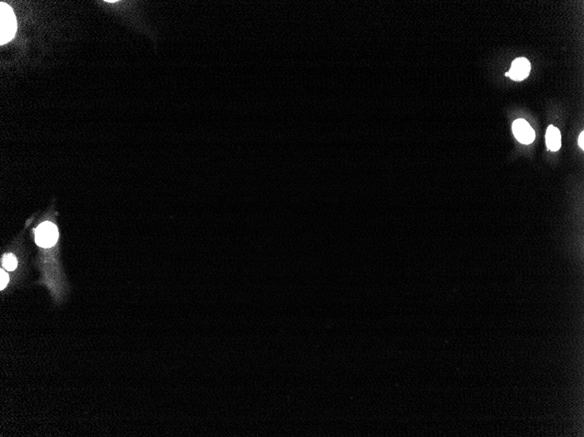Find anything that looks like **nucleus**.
<instances>
[{"instance_id":"nucleus-3","label":"nucleus","mask_w":584,"mask_h":437,"mask_svg":"<svg viewBox=\"0 0 584 437\" xmlns=\"http://www.w3.org/2000/svg\"><path fill=\"white\" fill-rule=\"evenodd\" d=\"M513 132L517 140L523 144H530L534 141L535 133L528 121L519 119L513 124Z\"/></svg>"},{"instance_id":"nucleus-9","label":"nucleus","mask_w":584,"mask_h":437,"mask_svg":"<svg viewBox=\"0 0 584 437\" xmlns=\"http://www.w3.org/2000/svg\"><path fill=\"white\" fill-rule=\"evenodd\" d=\"M106 2H108V3H115V2H116V1H115V0H114V1H110V0H109V1H106Z\"/></svg>"},{"instance_id":"nucleus-2","label":"nucleus","mask_w":584,"mask_h":437,"mask_svg":"<svg viewBox=\"0 0 584 437\" xmlns=\"http://www.w3.org/2000/svg\"><path fill=\"white\" fill-rule=\"evenodd\" d=\"M59 232L56 225L51 222H44L35 230V242L38 246L50 248L56 244Z\"/></svg>"},{"instance_id":"nucleus-4","label":"nucleus","mask_w":584,"mask_h":437,"mask_svg":"<svg viewBox=\"0 0 584 437\" xmlns=\"http://www.w3.org/2000/svg\"><path fill=\"white\" fill-rule=\"evenodd\" d=\"M530 70V62L525 58H518L512 63L511 69L505 75L514 80H523L529 75Z\"/></svg>"},{"instance_id":"nucleus-8","label":"nucleus","mask_w":584,"mask_h":437,"mask_svg":"<svg viewBox=\"0 0 584 437\" xmlns=\"http://www.w3.org/2000/svg\"><path fill=\"white\" fill-rule=\"evenodd\" d=\"M584 133L581 132V135H579V145L581 147V150L584 149Z\"/></svg>"},{"instance_id":"nucleus-6","label":"nucleus","mask_w":584,"mask_h":437,"mask_svg":"<svg viewBox=\"0 0 584 437\" xmlns=\"http://www.w3.org/2000/svg\"><path fill=\"white\" fill-rule=\"evenodd\" d=\"M2 264L7 270H14L17 268L18 261L12 254H6L2 258Z\"/></svg>"},{"instance_id":"nucleus-5","label":"nucleus","mask_w":584,"mask_h":437,"mask_svg":"<svg viewBox=\"0 0 584 437\" xmlns=\"http://www.w3.org/2000/svg\"><path fill=\"white\" fill-rule=\"evenodd\" d=\"M547 147L551 151H557L560 150L561 145V136L560 130L555 127L549 126L547 129L546 133Z\"/></svg>"},{"instance_id":"nucleus-1","label":"nucleus","mask_w":584,"mask_h":437,"mask_svg":"<svg viewBox=\"0 0 584 437\" xmlns=\"http://www.w3.org/2000/svg\"><path fill=\"white\" fill-rule=\"evenodd\" d=\"M17 32V20L11 6L0 4V44L5 45L14 38Z\"/></svg>"},{"instance_id":"nucleus-7","label":"nucleus","mask_w":584,"mask_h":437,"mask_svg":"<svg viewBox=\"0 0 584 437\" xmlns=\"http://www.w3.org/2000/svg\"><path fill=\"white\" fill-rule=\"evenodd\" d=\"M0 274H1V275H0V289L3 290V289L6 288V285L8 284V282H9V276H8V274H7L3 269H1V270H0Z\"/></svg>"}]
</instances>
